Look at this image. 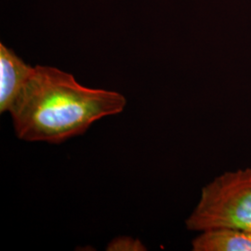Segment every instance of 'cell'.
Wrapping results in <instances>:
<instances>
[{
    "label": "cell",
    "mask_w": 251,
    "mask_h": 251,
    "mask_svg": "<svg viewBox=\"0 0 251 251\" xmlns=\"http://www.w3.org/2000/svg\"><path fill=\"white\" fill-rule=\"evenodd\" d=\"M108 251H144L146 248L141 240L130 236H118L108 244Z\"/></svg>",
    "instance_id": "cell-5"
},
{
    "label": "cell",
    "mask_w": 251,
    "mask_h": 251,
    "mask_svg": "<svg viewBox=\"0 0 251 251\" xmlns=\"http://www.w3.org/2000/svg\"><path fill=\"white\" fill-rule=\"evenodd\" d=\"M191 245L193 251H251V232L208 230L198 233Z\"/></svg>",
    "instance_id": "cell-4"
},
{
    "label": "cell",
    "mask_w": 251,
    "mask_h": 251,
    "mask_svg": "<svg viewBox=\"0 0 251 251\" xmlns=\"http://www.w3.org/2000/svg\"><path fill=\"white\" fill-rule=\"evenodd\" d=\"M126 105L119 92L87 88L71 74L37 65L9 113L19 139L59 144L84 134L103 117L122 113Z\"/></svg>",
    "instance_id": "cell-1"
},
{
    "label": "cell",
    "mask_w": 251,
    "mask_h": 251,
    "mask_svg": "<svg viewBox=\"0 0 251 251\" xmlns=\"http://www.w3.org/2000/svg\"><path fill=\"white\" fill-rule=\"evenodd\" d=\"M185 225L198 233L216 229L251 232V167L224 172L204 186Z\"/></svg>",
    "instance_id": "cell-2"
},
{
    "label": "cell",
    "mask_w": 251,
    "mask_h": 251,
    "mask_svg": "<svg viewBox=\"0 0 251 251\" xmlns=\"http://www.w3.org/2000/svg\"><path fill=\"white\" fill-rule=\"evenodd\" d=\"M34 67L25 63L6 46L0 44V113L9 112Z\"/></svg>",
    "instance_id": "cell-3"
}]
</instances>
